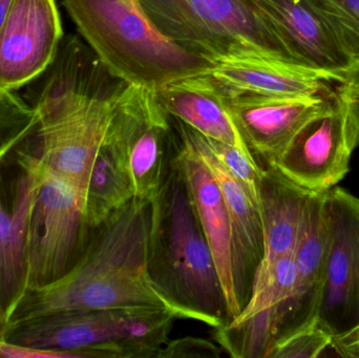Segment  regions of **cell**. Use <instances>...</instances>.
<instances>
[{"label":"cell","mask_w":359,"mask_h":358,"mask_svg":"<svg viewBox=\"0 0 359 358\" xmlns=\"http://www.w3.org/2000/svg\"><path fill=\"white\" fill-rule=\"evenodd\" d=\"M109 130L126 153L135 198L153 201L168 176L177 144L172 118L160 104L155 90L128 84Z\"/></svg>","instance_id":"8"},{"label":"cell","mask_w":359,"mask_h":358,"mask_svg":"<svg viewBox=\"0 0 359 358\" xmlns=\"http://www.w3.org/2000/svg\"><path fill=\"white\" fill-rule=\"evenodd\" d=\"M176 319L162 308L69 311L10 326L4 340L81 358H157Z\"/></svg>","instance_id":"4"},{"label":"cell","mask_w":359,"mask_h":358,"mask_svg":"<svg viewBox=\"0 0 359 358\" xmlns=\"http://www.w3.org/2000/svg\"><path fill=\"white\" fill-rule=\"evenodd\" d=\"M164 111L203 136L251 153L226 111L221 92L210 74L194 76L155 90Z\"/></svg>","instance_id":"18"},{"label":"cell","mask_w":359,"mask_h":358,"mask_svg":"<svg viewBox=\"0 0 359 358\" xmlns=\"http://www.w3.org/2000/svg\"><path fill=\"white\" fill-rule=\"evenodd\" d=\"M140 4L163 35L211 62L264 57L310 69L287 48L251 0H140Z\"/></svg>","instance_id":"5"},{"label":"cell","mask_w":359,"mask_h":358,"mask_svg":"<svg viewBox=\"0 0 359 358\" xmlns=\"http://www.w3.org/2000/svg\"><path fill=\"white\" fill-rule=\"evenodd\" d=\"M63 6L105 69L128 85L156 90L217 65L163 35L140 0H63Z\"/></svg>","instance_id":"3"},{"label":"cell","mask_w":359,"mask_h":358,"mask_svg":"<svg viewBox=\"0 0 359 358\" xmlns=\"http://www.w3.org/2000/svg\"><path fill=\"white\" fill-rule=\"evenodd\" d=\"M328 246L318 325L331 336L359 323V198L341 187L327 193Z\"/></svg>","instance_id":"9"},{"label":"cell","mask_w":359,"mask_h":358,"mask_svg":"<svg viewBox=\"0 0 359 358\" xmlns=\"http://www.w3.org/2000/svg\"><path fill=\"white\" fill-rule=\"evenodd\" d=\"M172 123L177 135L208 168L223 195L231 226L234 284L243 310L250 298L255 273L265 250L261 216L241 185L211 151L206 138L176 118H172Z\"/></svg>","instance_id":"14"},{"label":"cell","mask_w":359,"mask_h":358,"mask_svg":"<svg viewBox=\"0 0 359 358\" xmlns=\"http://www.w3.org/2000/svg\"><path fill=\"white\" fill-rule=\"evenodd\" d=\"M44 174L29 225L27 290L62 279L81 256L92 229L73 191Z\"/></svg>","instance_id":"6"},{"label":"cell","mask_w":359,"mask_h":358,"mask_svg":"<svg viewBox=\"0 0 359 358\" xmlns=\"http://www.w3.org/2000/svg\"><path fill=\"white\" fill-rule=\"evenodd\" d=\"M63 37L56 0H12L0 29V90L15 92L37 79Z\"/></svg>","instance_id":"11"},{"label":"cell","mask_w":359,"mask_h":358,"mask_svg":"<svg viewBox=\"0 0 359 358\" xmlns=\"http://www.w3.org/2000/svg\"><path fill=\"white\" fill-rule=\"evenodd\" d=\"M209 74L232 92L271 98H314L332 92L314 71L264 57L229 59L217 63Z\"/></svg>","instance_id":"17"},{"label":"cell","mask_w":359,"mask_h":358,"mask_svg":"<svg viewBox=\"0 0 359 358\" xmlns=\"http://www.w3.org/2000/svg\"><path fill=\"white\" fill-rule=\"evenodd\" d=\"M332 336L318 323L278 338L265 358H316L331 347Z\"/></svg>","instance_id":"25"},{"label":"cell","mask_w":359,"mask_h":358,"mask_svg":"<svg viewBox=\"0 0 359 358\" xmlns=\"http://www.w3.org/2000/svg\"><path fill=\"white\" fill-rule=\"evenodd\" d=\"M206 141L224 167L248 195L261 216V183L264 167L257 164L252 153L212 139L206 138Z\"/></svg>","instance_id":"24"},{"label":"cell","mask_w":359,"mask_h":358,"mask_svg":"<svg viewBox=\"0 0 359 358\" xmlns=\"http://www.w3.org/2000/svg\"><path fill=\"white\" fill-rule=\"evenodd\" d=\"M334 92L347 113L359 147V71L339 83Z\"/></svg>","instance_id":"27"},{"label":"cell","mask_w":359,"mask_h":358,"mask_svg":"<svg viewBox=\"0 0 359 358\" xmlns=\"http://www.w3.org/2000/svg\"><path fill=\"white\" fill-rule=\"evenodd\" d=\"M6 330H8V319H6V313H4L1 303H0V340H4Z\"/></svg>","instance_id":"30"},{"label":"cell","mask_w":359,"mask_h":358,"mask_svg":"<svg viewBox=\"0 0 359 358\" xmlns=\"http://www.w3.org/2000/svg\"><path fill=\"white\" fill-rule=\"evenodd\" d=\"M44 176L27 139L0 162V303L6 319L27 292L29 225Z\"/></svg>","instance_id":"7"},{"label":"cell","mask_w":359,"mask_h":358,"mask_svg":"<svg viewBox=\"0 0 359 358\" xmlns=\"http://www.w3.org/2000/svg\"><path fill=\"white\" fill-rule=\"evenodd\" d=\"M327 193H311L306 203L294 254V284L288 300L276 309L274 342L318 323L328 246Z\"/></svg>","instance_id":"13"},{"label":"cell","mask_w":359,"mask_h":358,"mask_svg":"<svg viewBox=\"0 0 359 358\" xmlns=\"http://www.w3.org/2000/svg\"><path fill=\"white\" fill-rule=\"evenodd\" d=\"M11 2H12V0H0V29H1L2 25H4Z\"/></svg>","instance_id":"31"},{"label":"cell","mask_w":359,"mask_h":358,"mask_svg":"<svg viewBox=\"0 0 359 358\" xmlns=\"http://www.w3.org/2000/svg\"><path fill=\"white\" fill-rule=\"evenodd\" d=\"M149 271L179 319L227 325V304L210 248L176 166L151 201Z\"/></svg>","instance_id":"2"},{"label":"cell","mask_w":359,"mask_h":358,"mask_svg":"<svg viewBox=\"0 0 359 358\" xmlns=\"http://www.w3.org/2000/svg\"><path fill=\"white\" fill-rule=\"evenodd\" d=\"M215 82L241 138L266 165L284 156L299 132L329 109L334 96L332 90L314 98H271L232 92Z\"/></svg>","instance_id":"10"},{"label":"cell","mask_w":359,"mask_h":358,"mask_svg":"<svg viewBox=\"0 0 359 358\" xmlns=\"http://www.w3.org/2000/svg\"><path fill=\"white\" fill-rule=\"evenodd\" d=\"M151 225V202L134 198L92 227L75 266L52 285L27 290L8 327L42 315L98 309L162 308L177 315L149 275Z\"/></svg>","instance_id":"1"},{"label":"cell","mask_w":359,"mask_h":358,"mask_svg":"<svg viewBox=\"0 0 359 358\" xmlns=\"http://www.w3.org/2000/svg\"><path fill=\"white\" fill-rule=\"evenodd\" d=\"M334 36L349 63L359 71V0H306ZM351 74V75H352Z\"/></svg>","instance_id":"22"},{"label":"cell","mask_w":359,"mask_h":358,"mask_svg":"<svg viewBox=\"0 0 359 358\" xmlns=\"http://www.w3.org/2000/svg\"><path fill=\"white\" fill-rule=\"evenodd\" d=\"M293 55L327 82L351 76L334 36L306 0H251Z\"/></svg>","instance_id":"16"},{"label":"cell","mask_w":359,"mask_h":358,"mask_svg":"<svg viewBox=\"0 0 359 358\" xmlns=\"http://www.w3.org/2000/svg\"><path fill=\"white\" fill-rule=\"evenodd\" d=\"M134 198V185L126 153L109 126L93 165L86 191L84 214L88 225L98 226Z\"/></svg>","instance_id":"20"},{"label":"cell","mask_w":359,"mask_h":358,"mask_svg":"<svg viewBox=\"0 0 359 358\" xmlns=\"http://www.w3.org/2000/svg\"><path fill=\"white\" fill-rule=\"evenodd\" d=\"M310 193L273 166L264 167L261 221L265 250L257 269L265 268L282 256L295 252Z\"/></svg>","instance_id":"19"},{"label":"cell","mask_w":359,"mask_h":358,"mask_svg":"<svg viewBox=\"0 0 359 358\" xmlns=\"http://www.w3.org/2000/svg\"><path fill=\"white\" fill-rule=\"evenodd\" d=\"M356 147L347 113L334 92L329 109L309 122L284 156L268 166L310 193H325L347 176Z\"/></svg>","instance_id":"12"},{"label":"cell","mask_w":359,"mask_h":358,"mask_svg":"<svg viewBox=\"0 0 359 358\" xmlns=\"http://www.w3.org/2000/svg\"><path fill=\"white\" fill-rule=\"evenodd\" d=\"M172 162L185 183L194 214L217 265L229 323L242 309L234 284L231 226L223 195L208 168L178 135Z\"/></svg>","instance_id":"15"},{"label":"cell","mask_w":359,"mask_h":358,"mask_svg":"<svg viewBox=\"0 0 359 358\" xmlns=\"http://www.w3.org/2000/svg\"><path fill=\"white\" fill-rule=\"evenodd\" d=\"M222 348L204 338L186 336L180 340H168L159 351L157 358H219Z\"/></svg>","instance_id":"26"},{"label":"cell","mask_w":359,"mask_h":358,"mask_svg":"<svg viewBox=\"0 0 359 358\" xmlns=\"http://www.w3.org/2000/svg\"><path fill=\"white\" fill-rule=\"evenodd\" d=\"M37 122V113L22 97L0 90V162L33 134Z\"/></svg>","instance_id":"23"},{"label":"cell","mask_w":359,"mask_h":358,"mask_svg":"<svg viewBox=\"0 0 359 358\" xmlns=\"http://www.w3.org/2000/svg\"><path fill=\"white\" fill-rule=\"evenodd\" d=\"M331 347L339 357L359 358V323L345 333L333 336Z\"/></svg>","instance_id":"29"},{"label":"cell","mask_w":359,"mask_h":358,"mask_svg":"<svg viewBox=\"0 0 359 358\" xmlns=\"http://www.w3.org/2000/svg\"><path fill=\"white\" fill-rule=\"evenodd\" d=\"M0 358H81L71 351L42 350L0 340Z\"/></svg>","instance_id":"28"},{"label":"cell","mask_w":359,"mask_h":358,"mask_svg":"<svg viewBox=\"0 0 359 358\" xmlns=\"http://www.w3.org/2000/svg\"><path fill=\"white\" fill-rule=\"evenodd\" d=\"M276 308L266 309L236 325L215 328V340L233 358H265L276 338Z\"/></svg>","instance_id":"21"}]
</instances>
